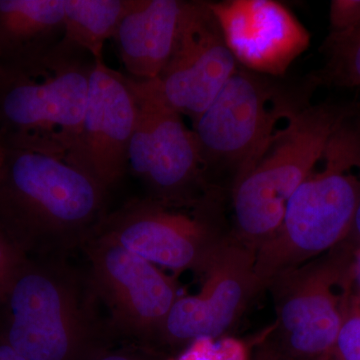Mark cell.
<instances>
[{"label":"cell","instance_id":"1","mask_svg":"<svg viewBox=\"0 0 360 360\" xmlns=\"http://www.w3.org/2000/svg\"><path fill=\"white\" fill-rule=\"evenodd\" d=\"M0 342L25 360H92L120 345L70 257H27L0 293Z\"/></svg>","mask_w":360,"mask_h":360},{"label":"cell","instance_id":"2","mask_svg":"<svg viewBox=\"0 0 360 360\" xmlns=\"http://www.w3.org/2000/svg\"><path fill=\"white\" fill-rule=\"evenodd\" d=\"M110 193L63 156L4 144L0 231L25 257L82 250L110 210Z\"/></svg>","mask_w":360,"mask_h":360},{"label":"cell","instance_id":"3","mask_svg":"<svg viewBox=\"0 0 360 360\" xmlns=\"http://www.w3.org/2000/svg\"><path fill=\"white\" fill-rule=\"evenodd\" d=\"M360 200V131L345 122L291 196L276 233L255 251L258 291L347 238Z\"/></svg>","mask_w":360,"mask_h":360},{"label":"cell","instance_id":"4","mask_svg":"<svg viewBox=\"0 0 360 360\" xmlns=\"http://www.w3.org/2000/svg\"><path fill=\"white\" fill-rule=\"evenodd\" d=\"M96 59L61 40L39 58L0 65V135L6 146L63 156L77 141Z\"/></svg>","mask_w":360,"mask_h":360},{"label":"cell","instance_id":"5","mask_svg":"<svg viewBox=\"0 0 360 360\" xmlns=\"http://www.w3.org/2000/svg\"><path fill=\"white\" fill-rule=\"evenodd\" d=\"M347 120L345 111L328 104L288 106L259 153L231 186L234 238L257 251L276 233L291 196Z\"/></svg>","mask_w":360,"mask_h":360},{"label":"cell","instance_id":"6","mask_svg":"<svg viewBox=\"0 0 360 360\" xmlns=\"http://www.w3.org/2000/svg\"><path fill=\"white\" fill-rule=\"evenodd\" d=\"M354 252L343 241L269 284L276 321L260 340L259 360H321L335 352L354 293Z\"/></svg>","mask_w":360,"mask_h":360},{"label":"cell","instance_id":"7","mask_svg":"<svg viewBox=\"0 0 360 360\" xmlns=\"http://www.w3.org/2000/svg\"><path fill=\"white\" fill-rule=\"evenodd\" d=\"M219 196L213 191L191 202L148 195L130 198L110 208L94 238L115 243L177 274H203L231 236L221 227Z\"/></svg>","mask_w":360,"mask_h":360},{"label":"cell","instance_id":"8","mask_svg":"<svg viewBox=\"0 0 360 360\" xmlns=\"http://www.w3.org/2000/svg\"><path fill=\"white\" fill-rule=\"evenodd\" d=\"M290 103L277 98L262 75L238 68L202 115L193 122L206 179L219 189L222 175L232 184L250 165Z\"/></svg>","mask_w":360,"mask_h":360},{"label":"cell","instance_id":"9","mask_svg":"<svg viewBox=\"0 0 360 360\" xmlns=\"http://www.w3.org/2000/svg\"><path fill=\"white\" fill-rule=\"evenodd\" d=\"M87 274L118 343L158 349L179 297L174 278L122 246L94 238L82 248Z\"/></svg>","mask_w":360,"mask_h":360},{"label":"cell","instance_id":"10","mask_svg":"<svg viewBox=\"0 0 360 360\" xmlns=\"http://www.w3.org/2000/svg\"><path fill=\"white\" fill-rule=\"evenodd\" d=\"M129 82L136 118L127 167L143 184L146 195L168 202H191L217 191L206 179L195 134L184 116L146 96L134 78L129 77Z\"/></svg>","mask_w":360,"mask_h":360},{"label":"cell","instance_id":"11","mask_svg":"<svg viewBox=\"0 0 360 360\" xmlns=\"http://www.w3.org/2000/svg\"><path fill=\"white\" fill-rule=\"evenodd\" d=\"M238 68L210 2L186 1L165 70L155 79L134 80L146 96L194 122Z\"/></svg>","mask_w":360,"mask_h":360},{"label":"cell","instance_id":"12","mask_svg":"<svg viewBox=\"0 0 360 360\" xmlns=\"http://www.w3.org/2000/svg\"><path fill=\"white\" fill-rule=\"evenodd\" d=\"M255 251L229 236L206 267L198 295L179 296L168 314L158 349H186L201 338L226 335L259 293Z\"/></svg>","mask_w":360,"mask_h":360},{"label":"cell","instance_id":"13","mask_svg":"<svg viewBox=\"0 0 360 360\" xmlns=\"http://www.w3.org/2000/svg\"><path fill=\"white\" fill-rule=\"evenodd\" d=\"M135 118L129 77L111 70L104 59H96L84 118L66 161L111 193L129 172Z\"/></svg>","mask_w":360,"mask_h":360},{"label":"cell","instance_id":"14","mask_svg":"<svg viewBox=\"0 0 360 360\" xmlns=\"http://www.w3.org/2000/svg\"><path fill=\"white\" fill-rule=\"evenodd\" d=\"M208 2L236 63L251 72L262 77H283L309 46L307 28L281 2Z\"/></svg>","mask_w":360,"mask_h":360},{"label":"cell","instance_id":"15","mask_svg":"<svg viewBox=\"0 0 360 360\" xmlns=\"http://www.w3.org/2000/svg\"><path fill=\"white\" fill-rule=\"evenodd\" d=\"M184 4L181 0H127L112 39L130 77L148 82L165 70Z\"/></svg>","mask_w":360,"mask_h":360},{"label":"cell","instance_id":"16","mask_svg":"<svg viewBox=\"0 0 360 360\" xmlns=\"http://www.w3.org/2000/svg\"><path fill=\"white\" fill-rule=\"evenodd\" d=\"M63 35V0H0V65L39 58Z\"/></svg>","mask_w":360,"mask_h":360},{"label":"cell","instance_id":"17","mask_svg":"<svg viewBox=\"0 0 360 360\" xmlns=\"http://www.w3.org/2000/svg\"><path fill=\"white\" fill-rule=\"evenodd\" d=\"M127 0H63V39L103 59L104 44L113 39Z\"/></svg>","mask_w":360,"mask_h":360},{"label":"cell","instance_id":"18","mask_svg":"<svg viewBox=\"0 0 360 360\" xmlns=\"http://www.w3.org/2000/svg\"><path fill=\"white\" fill-rule=\"evenodd\" d=\"M324 52V77L342 86H360V30L348 34L328 35Z\"/></svg>","mask_w":360,"mask_h":360},{"label":"cell","instance_id":"19","mask_svg":"<svg viewBox=\"0 0 360 360\" xmlns=\"http://www.w3.org/2000/svg\"><path fill=\"white\" fill-rule=\"evenodd\" d=\"M176 360H248L245 342L233 338H201L194 341Z\"/></svg>","mask_w":360,"mask_h":360},{"label":"cell","instance_id":"20","mask_svg":"<svg viewBox=\"0 0 360 360\" xmlns=\"http://www.w3.org/2000/svg\"><path fill=\"white\" fill-rule=\"evenodd\" d=\"M335 354L341 360H360V302L354 291L347 303Z\"/></svg>","mask_w":360,"mask_h":360},{"label":"cell","instance_id":"21","mask_svg":"<svg viewBox=\"0 0 360 360\" xmlns=\"http://www.w3.org/2000/svg\"><path fill=\"white\" fill-rule=\"evenodd\" d=\"M329 35H343L360 30V0H333L329 6Z\"/></svg>","mask_w":360,"mask_h":360},{"label":"cell","instance_id":"22","mask_svg":"<svg viewBox=\"0 0 360 360\" xmlns=\"http://www.w3.org/2000/svg\"><path fill=\"white\" fill-rule=\"evenodd\" d=\"M92 360H170L156 348L136 345L120 343Z\"/></svg>","mask_w":360,"mask_h":360},{"label":"cell","instance_id":"23","mask_svg":"<svg viewBox=\"0 0 360 360\" xmlns=\"http://www.w3.org/2000/svg\"><path fill=\"white\" fill-rule=\"evenodd\" d=\"M25 257L0 231V293L16 265Z\"/></svg>","mask_w":360,"mask_h":360},{"label":"cell","instance_id":"24","mask_svg":"<svg viewBox=\"0 0 360 360\" xmlns=\"http://www.w3.org/2000/svg\"><path fill=\"white\" fill-rule=\"evenodd\" d=\"M345 240L354 246L355 250H360V200L359 205H357L356 212H355L352 229H350L349 234H348Z\"/></svg>","mask_w":360,"mask_h":360},{"label":"cell","instance_id":"25","mask_svg":"<svg viewBox=\"0 0 360 360\" xmlns=\"http://www.w3.org/2000/svg\"><path fill=\"white\" fill-rule=\"evenodd\" d=\"M354 291L360 302V250H355L354 252Z\"/></svg>","mask_w":360,"mask_h":360},{"label":"cell","instance_id":"26","mask_svg":"<svg viewBox=\"0 0 360 360\" xmlns=\"http://www.w3.org/2000/svg\"><path fill=\"white\" fill-rule=\"evenodd\" d=\"M0 360H25L4 343L0 342Z\"/></svg>","mask_w":360,"mask_h":360},{"label":"cell","instance_id":"27","mask_svg":"<svg viewBox=\"0 0 360 360\" xmlns=\"http://www.w3.org/2000/svg\"><path fill=\"white\" fill-rule=\"evenodd\" d=\"M321 360H341L340 357L338 356V354H335V352L333 354L328 355V356L324 357Z\"/></svg>","mask_w":360,"mask_h":360},{"label":"cell","instance_id":"28","mask_svg":"<svg viewBox=\"0 0 360 360\" xmlns=\"http://www.w3.org/2000/svg\"><path fill=\"white\" fill-rule=\"evenodd\" d=\"M4 141H2L1 135H0V160H1L2 155H4Z\"/></svg>","mask_w":360,"mask_h":360}]
</instances>
